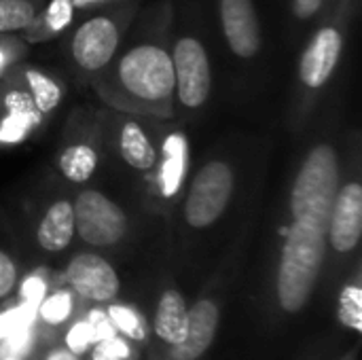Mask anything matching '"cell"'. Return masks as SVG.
<instances>
[{"instance_id": "52a82bcc", "label": "cell", "mask_w": 362, "mask_h": 360, "mask_svg": "<svg viewBox=\"0 0 362 360\" xmlns=\"http://www.w3.org/2000/svg\"><path fill=\"white\" fill-rule=\"evenodd\" d=\"M263 197L265 191H261L250 202L240 225L214 259L212 272L208 274L206 282L195 295V301L189 306V333L185 342L178 348L170 350L161 360H202L210 352L218 335L223 314L235 293L252 242L257 238L261 225Z\"/></svg>"}, {"instance_id": "7402d4cb", "label": "cell", "mask_w": 362, "mask_h": 360, "mask_svg": "<svg viewBox=\"0 0 362 360\" xmlns=\"http://www.w3.org/2000/svg\"><path fill=\"white\" fill-rule=\"evenodd\" d=\"M335 0H286V40L299 45Z\"/></svg>"}, {"instance_id": "30bf717a", "label": "cell", "mask_w": 362, "mask_h": 360, "mask_svg": "<svg viewBox=\"0 0 362 360\" xmlns=\"http://www.w3.org/2000/svg\"><path fill=\"white\" fill-rule=\"evenodd\" d=\"M362 238V138L358 127H348L344 166L327 223V257L320 278L322 299H333L339 282L361 259Z\"/></svg>"}, {"instance_id": "ac0fdd59", "label": "cell", "mask_w": 362, "mask_h": 360, "mask_svg": "<svg viewBox=\"0 0 362 360\" xmlns=\"http://www.w3.org/2000/svg\"><path fill=\"white\" fill-rule=\"evenodd\" d=\"M123 0H47L34 21L19 34L30 47L62 40V36L85 15L119 4Z\"/></svg>"}, {"instance_id": "9a60e30c", "label": "cell", "mask_w": 362, "mask_h": 360, "mask_svg": "<svg viewBox=\"0 0 362 360\" xmlns=\"http://www.w3.org/2000/svg\"><path fill=\"white\" fill-rule=\"evenodd\" d=\"M57 280L66 284L85 308H102L123 295V280L115 259L87 248H74V252L68 255Z\"/></svg>"}, {"instance_id": "cb8c5ba5", "label": "cell", "mask_w": 362, "mask_h": 360, "mask_svg": "<svg viewBox=\"0 0 362 360\" xmlns=\"http://www.w3.org/2000/svg\"><path fill=\"white\" fill-rule=\"evenodd\" d=\"M47 0H0V34H21Z\"/></svg>"}, {"instance_id": "9c48e42d", "label": "cell", "mask_w": 362, "mask_h": 360, "mask_svg": "<svg viewBox=\"0 0 362 360\" xmlns=\"http://www.w3.org/2000/svg\"><path fill=\"white\" fill-rule=\"evenodd\" d=\"M6 219L15 240L42 263L57 261L76 248L72 187L51 166L34 172L13 191Z\"/></svg>"}, {"instance_id": "484cf974", "label": "cell", "mask_w": 362, "mask_h": 360, "mask_svg": "<svg viewBox=\"0 0 362 360\" xmlns=\"http://www.w3.org/2000/svg\"><path fill=\"white\" fill-rule=\"evenodd\" d=\"M30 45L19 34H0V76H4L15 64L28 59Z\"/></svg>"}, {"instance_id": "4316f807", "label": "cell", "mask_w": 362, "mask_h": 360, "mask_svg": "<svg viewBox=\"0 0 362 360\" xmlns=\"http://www.w3.org/2000/svg\"><path fill=\"white\" fill-rule=\"evenodd\" d=\"M32 360H83V354L68 348L62 339H53V342L42 344Z\"/></svg>"}, {"instance_id": "83f0119b", "label": "cell", "mask_w": 362, "mask_h": 360, "mask_svg": "<svg viewBox=\"0 0 362 360\" xmlns=\"http://www.w3.org/2000/svg\"><path fill=\"white\" fill-rule=\"evenodd\" d=\"M299 360H335V344L331 339H322L314 348H310Z\"/></svg>"}, {"instance_id": "603a6c76", "label": "cell", "mask_w": 362, "mask_h": 360, "mask_svg": "<svg viewBox=\"0 0 362 360\" xmlns=\"http://www.w3.org/2000/svg\"><path fill=\"white\" fill-rule=\"evenodd\" d=\"M144 350L123 335L110 331L98 337L83 354V360H140Z\"/></svg>"}, {"instance_id": "3957f363", "label": "cell", "mask_w": 362, "mask_h": 360, "mask_svg": "<svg viewBox=\"0 0 362 360\" xmlns=\"http://www.w3.org/2000/svg\"><path fill=\"white\" fill-rule=\"evenodd\" d=\"M100 174L95 180L168 221L193 168L189 127L174 119L123 112L98 104Z\"/></svg>"}, {"instance_id": "44dd1931", "label": "cell", "mask_w": 362, "mask_h": 360, "mask_svg": "<svg viewBox=\"0 0 362 360\" xmlns=\"http://www.w3.org/2000/svg\"><path fill=\"white\" fill-rule=\"evenodd\" d=\"M337 320L344 329L352 333L362 331V259H358L346 278L339 282L335 295Z\"/></svg>"}, {"instance_id": "d4e9b609", "label": "cell", "mask_w": 362, "mask_h": 360, "mask_svg": "<svg viewBox=\"0 0 362 360\" xmlns=\"http://www.w3.org/2000/svg\"><path fill=\"white\" fill-rule=\"evenodd\" d=\"M23 276H25V267L17 250L0 242V303L11 301L19 293Z\"/></svg>"}, {"instance_id": "e0dca14e", "label": "cell", "mask_w": 362, "mask_h": 360, "mask_svg": "<svg viewBox=\"0 0 362 360\" xmlns=\"http://www.w3.org/2000/svg\"><path fill=\"white\" fill-rule=\"evenodd\" d=\"M4 79L19 87L49 123L53 121L68 95V81L62 72L49 66L32 64L28 59L15 64L4 74Z\"/></svg>"}, {"instance_id": "5b68a950", "label": "cell", "mask_w": 362, "mask_h": 360, "mask_svg": "<svg viewBox=\"0 0 362 360\" xmlns=\"http://www.w3.org/2000/svg\"><path fill=\"white\" fill-rule=\"evenodd\" d=\"M358 11L361 0H335L299 42L286 106V129L297 140L310 129L344 70Z\"/></svg>"}, {"instance_id": "d6986e66", "label": "cell", "mask_w": 362, "mask_h": 360, "mask_svg": "<svg viewBox=\"0 0 362 360\" xmlns=\"http://www.w3.org/2000/svg\"><path fill=\"white\" fill-rule=\"evenodd\" d=\"M85 310V306L74 297V293L62 284L55 276L53 284L40 297L36 308V329L40 331L42 339L53 342L59 339L62 331Z\"/></svg>"}, {"instance_id": "8fae6325", "label": "cell", "mask_w": 362, "mask_h": 360, "mask_svg": "<svg viewBox=\"0 0 362 360\" xmlns=\"http://www.w3.org/2000/svg\"><path fill=\"white\" fill-rule=\"evenodd\" d=\"M140 8L142 0H123L85 15L62 36L68 74L78 89H87L91 79L110 64Z\"/></svg>"}, {"instance_id": "6da1fadb", "label": "cell", "mask_w": 362, "mask_h": 360, "mask_svg": "<svg viewBox=\"0 0 362 360\" xmlns=\"http://www.w3.org/2000/svg\"><path fill=\"white\" fill-rule=\"evenodd\" d=\"M341 104L325 102L299 138L284 189L272 212L257 284V308L269 331L297 320L314 301L327 257L329 210L344 166Z\"/></svg>"}, {"instance_id": "7a4b0ae2", "label": "cell", "mask_w": 362, "mask_h": 360, "mask_svg": "<svg viewBox=\"0 0 362 360\" xmlns=\"http://www.w3.org/2000/svg\"><path fill=\"white\" fill-rule=\"evenodd\" d=\"M274 140L229 132L193 161L187 187L168 221L163 261L178 274H195L223 250L250 202L265 191Z\"/></svg>"}, {"instance_id": "f546056e", "label": "cell", "mask_w": 362, "mask_h": 360, "mask_svg": "<svg viewBox=\"0 0 362 360\" xmlns=\"http://www.w3.org/2000/svg\"><path fill=\"white\" fill-rule=\"evenodd\" d=\"M0 360H25V359H19V356H13V354H2Z\"/></svg>"}, {"instance_id": "ffe728a7", "label": "cell", "mask_w": 362, "mask_h": 360, "mask_svg": "<svg viewBox=\"0 0 362 360\" xmlns=\"http://www.w3.org/2000/svg\"><path fill=\"white\" fill-rule=\"evenodd\" d=\"M102 312L115 333L123 335L144 350L148 342V316L140 306H136L134 301L117 299L102 306Z\"/></svg>"}, {"instance_id": "ba28073f", "label": "cell", "mask_w": 362, "mask_h": 360, "mask_svg": "<svg viewBox=\"0 0 362 360\" xmlns=\"http://www.w3.org/2000/svg\"><path fill=\"white\" fill-rule=\"evenodd\" d=\"M76 248L102 252L110 259L132 255L146 240L165 244V223L100 180L72 187Z\"/></svg>"}, {"instance_id": "2e32d148", "label": "cell", "mask_w": 362, "mask_h": 360, "mask_svg": "<svg viewBox=\"0 0 362 360\" xmlns=\"http://www.w3.org/2000/svg\"><path fill=\"white\" fill-rule=\"evenodd\" d=\"M49 121L36 110L32 100L0 76V151L17 149L47 129Z\"/></svg>"}, {"instance_id": "5bb4252c", "label": "cell", "mask_w": 362, "mask_h": 360, "mask_svg": "<svg viewBox=\"0 0 362 360\" xmlns=\"http://www.w3.org/2000/svg\"><path fill=\"white\" fill-rule=\"evenodd\" d=\"M148 316V342L144 360H161L178 348L189 333V303L178 284V278L165 269L157 282L153 308Z\"/></svg>"}, {"instance_id": "8992f818", "label": "cell", "mask_w": 362, "mask_h": 360, "mask_svg": "<svg viewBox=\"0 0 362 360\" xmlns=\"http://www.w3.org/2000/svg\"><path fill=\"white\" fill-rule=\"evenodd\" d=\"M170 55L174 68V121L197 125L208 115L214 89V25L206 0H172Z\"/></svg>"}, {"instance_id": "f1b7e54d", "label": "cell", "mask_w": 362, "mask_h": 360, "mask_svg": "<svg viewBox=\"0 0 362 360\" xmlns=\"http://www.w3.org/2000/svg\"><path fill=\"white\" fill-rule=\"evenodd\" d=\"M358 359V346H352L348 352H344L339 359H335V360H356Z\"/></svg>"}, {"instance_id": "4fadbf2b", "label": "cell", "mask_w": 362, "mask_h": 360, "mask_svg": "<svg viewBox=\"0 0 362 360\" xmlns=\"http://www.w3.org/2000/svg\"><path fill=\"white\" fill-rule=\"evenodd\" d=\"M53 172L70 187H81L100 174L98 104H76L66 115L51 157Z\"/></svg>"}, {"instance_id": "277c9868", "label": "cell", "mask_w": 362, "mask_h": 360, "mask_svg": "<svg viewBox=\"0 0 362 360\" xmlns=\"http://www.w3.org/2000/svg\"><path fill=\"white\" fill-rule=\"evenodd\" d=\"M170 21L172 0H153L140 8L117 55L89 83L102 106L174 119Z\"/></svg>"}, {"instance_id": "7c38bea8", "label": "cell", "mask_w": 362, "mask_h": 360, "mask_svg": "<svg viewBox=\"0 0 362 360\" xmlns=\"http://www.w3.org/2000/svg\"><path fill=\"white\" fill-rule=\"evenodd\" d=\"M210 15L214 36L240 83H257L267 59V40L257 0H212Z\"/></svg>"}]
</instances>
